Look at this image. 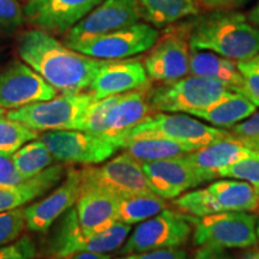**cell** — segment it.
<instances>
[{
    "label": "cell",
    "mask_w": 259,
    "mask_h": 259,
    "mask_svg": "<svg viewBox=\"0 0 259 259\" xmlns=\"http://www.w3.org/2000/svg\"><path fill=\"white\" fill-rule=\"evenodd\" d=\"M193 259H234L231 253L226 251V248H216L202 246L197 253L194 254Z\"/></svg>",
    "instance_id": "cell-39"
},
{
    "label": "cell",
    "mask_w": 259,
    "mask_h": 259,
    "mask_svg": "<svg viewBox=\"0 0 259 259\" xmlns=\"http://www.w3.org/2000/svg\"><path fill=\"white\" fill-rule=\"evenodd\" d=\"M17 51L25 64L63 93L89 88L105 61L84 56L41 29L24 31L18 37Z\"/></svg>",
    "instance_id": "cell-1"
},
{
    "label": "cell",
    "mask_w": 259,
    "mask_h": 259,
    "mask_svg": "<svg viewBox=\"0 0 259 259\" xmlns=\"http://www.w3.org/2000/svg\"><path fill=\"white\" fill-rule=\"evenodd\" d=\"M82 190L99 189L116 197L153 192L149 186L142 163L122 153L100 167L88 166L80 169Z\"/></svg>",
    "instance_id": "cell-11"
},
{
    "label": "cell",
    "mask_w": 259,
    "mask_h": 259,
    "mask_svg": "<svg viewBox=\"0 0 259 259\" xmlns=\"http://www.w3.org/2000/svg\"><path fill=\"white\" fill-rule=\"evenodd\" d=\"M190 47L248 61L259 54V29L242 12L213 9L189 21Z\"/></svg>",
    "instance_id": "cell-2"
},
{
    "label": "cell",
    "mask_w": 259,
    "mask_h": 259,
    "mask_svg": "<svg viewBox=\"0 0 259 259\" xmlns=\"http://www.w3.org/2000/svg\"><path fill=\"white\" fill-rule=\"evenodd\" d=\"M57 94L54 87L22 61H14L0 73V107L4 109H18L48 101Z\"/></svg>",
    "instance_id": "cell-14"
},
{
    "label": "cell",
    "mask_w": 259,
    "mask_h": 259,
    "mask_svg": "<svg viewBox=\"0 0 259 259\" xmlns=\"http://www.w3.org/2000/svg\"><path fill=\"white\" fill-rule=\"evenodd\" d=\"M142 18L137 0H102L67 34L65 42L88 38L131 27Z\"/></svg>",
    "instance_id": "cell-15"
},
{
    "label": "cell",
    "mask_w": 259,
    "mask_h": 259,
    "mask_svg": "<svg viewBox=\"0 0 259 259\" xmlns=\"http://www.w3.org/2000/svg\"><path fill=\"white\" fill-rule=\"evenodd\" d=\"M247 18L250 19V22L252 24L255 25V27L259 29V3L254 6L253 9L251 10L250 12H248Z\"/></svg>",
    "instance_id": "cell-42"
},
{
    "label": "cell",
    "mask_w": 259,
    "mask_h": 259,
    "mask_svg": "<svg viewBox=\"0 0 259 259\" xmlns=\"http://www.w3.org/2000/svg\"><path fill=\"white\" fill-rule=\"evenodd\" d=\"M232 93L234 92L215 79L190 76L150 88L149 101L153 112L190 114L213 105Z\"/></svg>",
    "instance_id": "cell-8"
},
{
    "label": "cell",
    "mask_w": 259,
    "mask_h": 259,
    "mask_svg": "<svg viewBox=\"0 0 259 259\" xmlns=\"http://www.w3.org/2000/svg\"><path fill=\"white\" fill-rule=\"evenodd\" d=\"M255 150L247 148L234 136L221 139L185 155L192 167L205 183L216 179L219 170L231 166L236 161L251 156Z\"/></svg>",
    "instance_id": "cell-22"
},
{
    "label": "cell",
    "mask_w": 259,
    "mask_h": 259,
    "mask_svg": "<svg viewBox=\"0 0 259 259\" xmlns=\"http://www.w3.org/2000/svg\"><path fill=\"white\" fill-rule=\"evenodd\" d=\"M191 233L192 225L189 216L167 208L136 227L119 253L126 255L164 248H179L189 241Z\"/></svg>",
    "instance_id": "cell-9"
},
{
    "label": "cell",
    "mask_w": 259,
    "mask_h": 259,
    "mask_svg": "<svg viewBox=\"0 0 259 259\" xmlns=\"http://www.w3.org/2000/svg\"><path fill=\"white\" fill-rule=\"evenodd\" d=\"M189 74L215 79L231 92L244 94V77L238 63L212 52L191 48Z\"/></svg>",
    "instance_id": "cell-23"
},
{
    "label": "cell",
    "mask_w": 259,
    "mask_h": 259,
    "mask_svg": "<svg viewBox=\"0 0 259 259\" xmlns=\"http://www.w3.org/2000/svg\"><path fill=\"white\" fill-rule=\"evenodd\" d=\"M232 135L252 150L259 151V112L233 126Z\"/></svg>",
    "instance_id": "cell-33"
},
{
    "label": "cell",
    "mask_w": 259,
    "mask_h": 259,
    "mask_svg": "<svg viewBox=\"0 0 259 259\" xmlns=\"http://www.w3.org/2000/svg\"><path fill=\"white\" fill-rule=\"evenodd\" d=\"M257 106L253 105L247 97L238 93H232L225 99L199 111L191 112L192 116L209 122L215 127L229 128L239 122L246 120L255 113Z\"/></svg>",
    "instance_id": "cell-25"
},
{
    "label": "cell",
    "mask_w": 259,
    "mask_h": 259,
    "mask_svg": "<svg viewBox=\"0 0 259 259\" xmlns=\"http://www.w3.org/2000/svg\"><path fill=\"white\" fill-rule=\"evenodd\" d=\"M257 236H258V240H259V221H257Z\"/></svg>",
    "instance_id": "cell-45"
},
{
    "label": "cell",
    "mask_w": 259,
    "mask_h": 259,
    "mask_svg": "<svg viewBox=\"0 0 259 259\" xmlns=\"http://www.w3.org/2000/svg\"><path fill=\"white\" fill-rule=\"evenodd\" d=\"M189 216L194 245L216 248H248L258 244L257 216L247 211H223Z\"/></svg>",
    "instance_id": "cell-7"
},
{
    "label": "cell",
    "mask_w": 259,
    "mask_h": 259,
    "mask_svg": "<svg viewBox=\"0 0 259 259\" xmlns=\"http://www.w3.org/2000/svg\"><path fill=\"white\" fill-rule=\"evenodd\" d=\"M238 67L244 77V94L250 101L259 107V66L252 61H238Z\"/></svg>",
    "instance_id": "cell-35"
},
{
    "label": "cell",
    "mask_w": 259,
    "mask_h": 259,
    "mask_svg": "<svg viewBox=\"0 0 259 259\" xmlns=\"http://www.w3.org/2000/svg\"><path fill=\"white\" fill-rule=\"evenodd\" d=\"M250 0H200L202 6L206 9H235L242 6Z\"/></svg>",
    "instance_id": "cell-40"
},
{
    "label": "cell",
    "mask_w": 259,
    "mask_h": 259,
    "mask_svg": "<svg viewBox=\"0 0 259 259\" xmlns=\"http://www.w3.org/2000/svg\"><path fill=\"white\" fill-rule=\"evenodd\" d=\"M82 192L80 170H67L66 178L44 199L24 208L25 227L31 232H48L67 210L74 206Z\"/></svg>",
    "instance_id": "cell-17"
},
{
    "label": "cell",
    "mask_w": 259,
    "mask_h": 259,
    "mask_svg": "<svg viewBox=\"0 0 259 259\" xmlns=\"http://www.w3.org/2000/svg\"><path fill=\"white\" fill-rule=\"evenodd\" d=\"M189 22L169 28L158 37L144 59L149 78L170 83L189 74L190 66Z\"/></svg>",
    "instance_id": "cell-12"
},
{
    "label": "cell",
    "mask_w": 259,
    "mask_h": 259,
    "mask_svg": "<svg viewBox=\"0 0 259 259\" xmlns=\"http://www.w3.org/2000/svg\"><path fill=\"white\" fill-rule=\"evenodd\" d=\"M168 208L167 199L154 192L137 193L119 198L118 220L126 225H136L154 218Z\"/></svg>",
    "instance_id": "cell-28"
},
{
    "label": "cell",
    "mask_w": 259,
    "mask_h": 259,
    "mask_svg": "<svg viewBox=\"0 0 259 259\" xmlns=\"http://www.w3.org/2000/svg\"><path fill=\"white\" fill-rule=\"evenodd\" d=\"M64 259H112V257L107 253H99V252H77V253L67 255Z\"/></svg>",
    "instance_id": "cell-41"
},
{
    "label": "cell",
    "mask_w": 259,
    "mask_h": 259,
    "mask_svg": "<svg viewBox=\"0 0 259 259\" xmlns=\"http://www.w3.org/2000/svg\"><path fill=\"white\" fill-rule=\"evenodd\" d=\"M131 232V225L116 222L107 231L87 235L80 228L76 206L59 219L48 240L47 253L53 259H64L77 252L89 251L109 253L120 248Z\"/></svg>",
    "instance_id": "cell-5"
},
{
    "label": "cell",
    "mask_w": 259,
    "mask_h": 259,
    "mask_svg": "<svg viewBox=\"0 0 259 259\" xmlns=\"http://www.w3.org/2000/svg\"><path fill=\"white\" fill-rule=\"evenodd\" d=\"M118 259H187V253L181 248H164L139 253L126 254Z\"/></svg>",
    "instance_id": "cell-38"
},
{
    "label": "cell",
    "mask_w": 259,
    "mask_h": 259,
    "mask_svg": "<svg viewBox=\"0 0 259 259\" xmlns=\"http://www.w3.org/2000/svg\"><path fill=\"white\" fill-rule=\"evenodd\" d=\"M232 136V132L211 127L184 113L155 112L130 130L122 138L121 148L130 139L163 138L199 149Z\"/></svg>",
    "instance_id": "cell-6"
},
{
    "label": "cell",
    "mask_w": 259,
    "mask_h": 259,
    "mask_svg": "<svg viewBox=\"0 0 259 259\" xmlns=\"http://www.w3.org/2000/svg\"><path fill=\"white\" fill-rule=\"evenodd\" d=\"M54 160L69 164L102 163L119 150L108 139L80 130L47 131L40 137Z\"/></svg>",
    "instance_id": "cell-13"
},
{
    "label": "cell",
    "mask_w": 259,
    "mask_h": 259,
    "mask_svg": "<svg viewBox=\"0 0 259 259\" xmlns=\"http://www.w3.org/2000/svg\"><path fill=\"white\" fill-rule=\"evenodd\" d=\"M250 61H252V63H253V64H255V65H257V66H259V54H258V56H257V57H254V58H253V59H251Z\"/></svg>",
    "instance_id": "cell-44"
},
{
    "label": "cell",
    "mask_w": 259,
    "mask_h": 259,
    "mask_svg": "<svg viewBox=\"0 0 259 259\" xmlns=\"http://www.w3.org/2000/svg\"><path fill=\"white\" fill-rule=\"evenodd\" d=\"M65 173L66 169L63 166H50L19 185L0 189V212L22 208L44 196L63 179Z\"/></svg>",
    "instance_id": "cell-24"
},
{
    "label": "cell",
    "mask_w": 259,
    "mask_h": 259,
    "mask_svg": "<svg viewBox=\"0 0 259 259\" xmlns=\"http://www.w3.org/2000/svg\"><path fill=\"white\" fill-rule=\"evenodd\" d=\"M160 37V31L148 23H136L131 27L100 35L88 40L65 42L66 46L96 59H127L150 51Z\"/></svg>",
    "instance_id": "cell-10"
},
{
    "label": "cell",
    "mask_w": 259,
    "mask_h": 259,
    "mask_svg": "<svg viewBox=\"0 0 259 259\" xmlns=\"http://www.w3.org/2000/svg\"><path fill=\"white\" fill-rule=\"evenodd\" d=\"M240 259H259V248H254V250L245 252Z\"/></svg>",
    "instance_id": "cell-43"
},
{
    "label": "cell",
    "mask_w": 259,
    "mask_h": 259,
    "mask_svg": "<svg viewBox=\"0 0 259 259\" xmlns=\"http://www.w3.org/2000/svg\"><path fill=\"white\" fill-rule=\"evenodd\" d=\"M218 177L246 181L259 191V151L219 170Z\"/></svg>",
    "instance_id": "cell-31"
},
{
    "label": "cell",
    "mask_w": 259,
    "mask_h": 259,
    "mask_svg": "<svg viewBox=\"0 0 259 259\" xmlns=\"http://www.w3.org/2000/svg\"><path fill=\"white\" fill-rule=\"evenodd\" d=\"M144 88H150V78L137 59L105 60L89 87L96 100Z\"/></svg>",
    "instance_id": "cell-19"
},
{
    "label": "cell",
    "mask_w": 259,
    "mask_h": 259,
    "mask_svg": "<svg viewBox=\"0 0 259 259\" xmlns=\"http://www.w3.org/2000/svg\"><path fill=\"white\" fill-rule=\"evenodd\" d=\"M121 149H124L125 153L137 160L139 163L185 156L191 151L197 150L190 145L163 138L130 139Z\"/></svg>",
    "instance_id": "cell-27"
},
{
    "label": "cell",
    "mask_w": 259,
    "mask_h": 259,
    "mask_svg": "<svg viewBox=\"0 0 259 259\" xmlns=\"http://www.w3.org/2000/svg\"><path fill=\"white\" fill-rule=\"evenodd\" d=\"M24 228V208L0 212V247L17 240Z\"/></svg>",
    "instance_id": "cell-32"
},
{
    "label": "cell",
    "mask_w": 259,
    "mask_h": 259,
    "mask_svg": "<svg viewBox=\"0 0 259 259\" xmlns=\"http://www.w3.org/2000/svg\"><path fill=\"white\" fill-rule=\"evenodd\" d=\"M142 17L155 28L168 25L200 14V0H137Z\"/></svg>",
    "instance_id": "cell-26"
},
{
    "label": "cell",
    "mask_w": 259,
    "mask_h": 259,
    "mask_svg": "<svg viewBox=\"0 0 259 259\" xmlns=\"http://www.w3.org/2000/svg\"><path fill=\"white\" fill-rule=\"evenodd\" d=\"M27 179L16 168L11 155L0 154V189L22 184Z\"/></svg>",
    "instance_id": "cell-37"
},
{
    "label": "cell",
    "mask_w": 259,
    "mask_h": 259,
    "mask_svg": "<svg viewBox=\"0 0 259 259\" xmlns=\"http://www.w3.org/2000/svg\"><path fill=\"white\" fill-rule=\"evenodd\" d=\"M173 204L190 216L223 211H255L259 208V191L246 181L222 179L203 189L184 193Z\"/></svg>",
    "instance_id": "cell-3"
},
{
    "label": "cell",
    "mask_w": 259,
    "mask_h": 259,
    "mask_svg": "<svg viewBox=\"0 0 259 259\" xmlns=\"http://www.w3.org/2000/svg\"><path fill=\"white\" fill-rule=\"evenodd\" d=\"M150 88L137 89L115 95L106 118L105 138L121 149L125 135L151 114L149 101Z\"/></svg>",
    "instance_id": "cell-20"
},
{
    "label": "cell",
    "mask_w": 259,
    "mask_h": 259,
    "mask_svg": "<svg viewBox=\"0 0 259 259\" xmlns=\"http://www.w3.org/2000/svg\"><path fill=\"white\" fill-rule=\"evenodd\" d=\"M0 259H36V246L28 235L0 247Z\"/></svg>",
    "instance_id": "cell-34"
},
{
    "label": "cell",
    "mask_w": 259,
    "mask_h": 259,
    "mask_svg": "<svg viewBox=\"0 0 259 259\" xmlns=\"http://www.w3.org/2000/svg\"><path fill=\"white\" fill-rule=\"evenodd\" d=\"M23 9L17 0H0V30L14 31L24 22Z\"/></svg>",
    "instance_id": "cell-36"
},
{
    "label": "cell",
    "mask_w": 259,
    "mask_h": 259,
    "mask_svg": "<svg viewBox=\"0 0 259 259\" xmlns=\"http://www.w3.org/2000/svg\"><path fill=\"white\" fill-rule=\"evenodd\" d=\"M119 197L99 189L82 190L76 203L80 228L87 235L99 234L119 222Z\"/></svg>",
    "instance_id": "cell-21"
},
{
    "label": "cell",
    "mask_w": 259,
    "mask_h": 259,
    "mask_svg": "<svg viewBox=\"0 0 259 259\" xmlns=\"http://www.w3.org/2000/svg\"><path fill=\"white\" fill-rule=\"evenodd\" d=\"M40 137L38 132L11 119L0 107V154L12 155L22 145Z\"/></svg>",
    "instance_id": "cell-30"
},
{
    "label": "cell",
    "mask_w": 259,
    "mask_h": 259,
    "mask_svg": "<svg viewBox=\"0 0 259 259\" xmlns=\"http://www.w3.org/2000/svg\"><path fill=\"white\" fill-rule=\"evenodd\" d=\"M102 0H29L24 17L29 23L47 32H69Z\"/></svg>",
    "instance_id": "cell-16"
},
{
    "label": "cell",
    "mask_w": 259,
    "mask_h": 259,
    "mask_svg": "<svg viewBox=\"0 0 259 259\" xmlns=\"http://www.w3.org/2000/svg\"><path fill=\"white\" fill-rule=\"evenodd\" d=\"M15 166L25 179L37 176L53 163L54 158L40 138L22 145L11 155Z\"/></svg>",
    "instance_id": "cell-29"
},
{
    "label": "cell",
    "mask_w": 259,
    "mask_h": 259,
    "mask_svg": "<svg viewBox=\"0 0 259 259\" xmlns=\"http://www.w3.org/2000/svg\"><path fill=\"white\" fill-rule=\"evenodd\" d=\"M95 96L89 93H63L48 101L31 103L8 112L14 120L37 132L82 130L83 119Z\"/></svg>",
    "instance_id": "cell-4"
},
{
    "label": "cell",
    "mask_w": 259,
    "mask_h": 259,
    "mask_svg": "<svg viewBox=\"0 0 259 259\" xmlns=\"http://www.w3.org/2000/svg\"><path fill=\"white\" fill-rule=\"evenodd\" d=\"M142 168L151 191L167 200L205 183L186 156L144 162Z\"/></svg>",
    "instance_id": "cell-18"
}]
</instances>
